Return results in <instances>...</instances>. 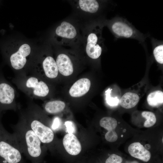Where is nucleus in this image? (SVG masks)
<instances>
[{
    "mask_svg": "<svg viewBox=\"0 0 163 163\" xmlns=\"http://www.w3.org/2000/svg\"><path fill=\"white\" fill-rule=\"evenodd\" d=\"M153 55L156 61L159 63H163V45L156 46L153 50Z\"/></svg>",
    "mask_w": 163,
    "mask_h": 163,
    "instance_id": "412c9836",
    "label": "nucleus"
},
{
    "mask_svg": "<svg viewBox=\"0 0 163 163\" xmlns=\"http://www.w3.org/2000/svg\"><path fill=\"white\" fill-rule=\"evenodd\" d=\"M63 144L66 151L70 155H76L81 152V145L76 136L72 133H67L64 136Z\"/></svg>",
    "mask_w": 163,
    "mask_h": 163,
    "instance_id": "4468645a",
    "label": "nucleus"
},
{
    "mask_svg": "<svg viewBox=\"0 0 163 163\" xmlns=\"http://www.w3.org/2000/svg\"><path fill=\"white\" fill-rule=\"evenodd\" d=\"M111 90L109 88L106 91V101L110 106H116L118 104L119 100L117 97H111L110 94Z\"/></svg>",
    "mask_w": 163,
    "mask_h": 163,
    "instance_id": "4be33fe9",
    "label": "nucleus"
},
{
    "mask_svg": "<svg viewBox=\"0 0 163 163\" xmlns=\"http://www.w3.org/2000/svg\"><path fill=\"white\" fill-rule=\"evenodd\" d=\"M12 81L30 99H43L50 93V88L45 81L35 75H15Z\"/></svg>",
    "mask_w": 163,
    "mask_h": 163,
    "instance_id": "7ed1b4c3",
    "label": "nucleus"
},
{
    "mask_svg": "<svg viewBox=\"0 0 163 163\" xmlns=\"http://www.w3.org/2000/svg\"><path fill=\"white\" fill-rule=\"evenodd\" d=\"M41 69L32 74L36 75L41 78L53 79L58 76L59 71L56 61L51 56H48L42 61Z\"/></svg>",
    "mask_w": 163,
    "mask_h": 163,
    "instance_id": "1a4fd4ad",
    "label": "nucleus"
},
{
    "mask_svg": "<svg viewBox=\"0 0 163 163\" xmlns=\"http://www.w3.org/2000/svg\"><path fill=\"white\" fill-rule=\"evenodd\" d=\"M65 124L68 133H69L73 134L75 131V127L73 123L71 121H67L65 122Z\"/></svg>",
    "mask_w": 163,
    "mask_h": 163,
    "instance_id": "b1692460",
    "label": "nucleus"
},
{
    "mask_svg": "<svg viewBox=\"0 0 163 163\" xmlns=\"http://www.w3.org/2000/svg\"><path fill=\"white\" fill-rule=\"evenodd\" d=\"M56 61L59 72L61 74L64 76H69L73 73V64L71 59L67 54L64 53L59 54Z\"/></svg>",
    "mask_w": 163,
    "mask_h": 163,
    "instance_id": "f8f14e48",
    "label": "nucleus"
},
{
    "mask_svg": "<svg viewBox=\"0 0 163 163\" xmlns=\"http://www.w3.org/2000/svg\"><path fill=\"white\" fill-rule=\"evenodd\" d=\"M91 85V81L89 79L80 78L75 82L71 87L69 90V94L73 97L82 96L88 91Z\"/></svg>",
    "mask_w": 163,
    "mask_h": 163,
    "instance_id": "2eb2a0df",
    "label": "nucleus"
},
{
    "mask_svg": "<svg viewBox=\"0 0 163 163\" xmlns=\"http://www.w3.org/2000/svg\"><path fill=\"white\" fill-rule=\"evenodd\" d=\"M1 115L0 114V140L8 133L4 127L1 121Z\"/></svg>",
    "mask_w": 163,
    "mask_h": 163,
    "instance_id": "393cba45",
    "label": "nucleus"
},
{
    "mask_svg": "<svg viewBox=\"0 0 163 163\" xmlns=\"http://www.w3.org/2000/svg\"><path fill=\"white\" fill-rule=\"evenodd\" d=\"M128 151L133 157L147 162L150 159L151 154L139 142H134L131 144L128 147Z\"/></svg>",
    "mask_w": 163,
    "mask_h": 163,
    "instance_id": "ddd939ff",
    "label": "nucleus"
},
{
    "mask_svg": "<svg viewBox=\"0 0 163 163\" xmlns=\"http://www.w3.org/2000/svg\"><path fill=\"white\" fill-rule=\"evenodd\" d=\"M56 36L60 43L64 45H71L76 43L79 40L77 27L68 21H62L55 30Z\"/></svg>",
    "mask_w": 163,
    "mask_h": 163,
    "instance_id": "6e6552de",
    "label": "nucleus"
},
{
    "mask_svg": "<svg viewBox=\"0 0 163 163\" xmlns=\"http://www.w3.org/2000/svg\"><path fill=\"white\" fill-rule=\"evenodd\" d=\"M147 101L149 105L155 107L160 105L163 103V92L158 90L153 91L148 95Z\"/></svg>",
    "mask_w": 163,
    "mask_h": 163,
    "instance_id": "6ab92c4d",
    "label": "nucleus"
},
{
    "mask_svg": "<svg viewBox=\"0 0 163 163\" xmlns=\"http://www.w3.org/2000/svg\"><path fill=\"white\" fill-rule=\"evenodd\" d=\"M19 110V114L42 143L48 144L53 141L54 137L53 132L44 123L43 112L38 104L30 99L26 107Z\"/></svg>",
    "mask_w": 163,
    "mask_h": 163,
    "instance_id": "f03ea898",
    "label": "nucleus"
},
{
    "mask_svg": "<svg viewBox=\"0 0 163 163\" xmlns=\"http://www.w3.org/2000/svg\"><path fill=\"white\" fill-rule=\"evenodd\" d=\"M129 163H139V162L136 161H133L129 162Z\"/></svg>",
    "mask_w": 163,
    "mask_h": 163,
    "instance_id": "bb28decb",
    "label": "nucleus"
},
{
    "mask_svg": "<svg viewBox=\"0 0 163 163\" xmlns=\"http://www.w3.org/2000/svg\"><path fill=\"white\" fill-rule=\"evenodd\" d=\"M12 128L22 153L32 163H43L42 142L20 114L18 122Z\"/></svg>",
    "mask_w": 163,
    "mask_h": 163,
    "instance_id": "f257e3e1",
    "label": "nucleus"
},
{
    "mask_svg": "<svg viewBox=\"0 0 163 163\" xmlns=\"http://www.w3.org/2000/svg\"><path fill=\"white\" fill-rule=\"evenodd\" d=\"M78 5L82 11L89 13H94L99 9V4L95 0H79Z\"/></svg>",
    "mask_w": 163,
    "mask_h": 163,
    "instance_id": "a211bd4d",
    "label": "nucleus"
},
{
    "mask_svg": "<svg viewBox=\"0 0 163 163\" xmlns=\"http://www.w3.org/2000/svg\"><path fill=\"white\" fill-rule=\"evenodd\" d=\"M17 97L15 88L5 78L0 69V114L5 111H17L20 109L16 101Z\"/></svg>",
    "mask_w": 163,
    "mask_h": 163,
    "instance_id": "39448f33",
    "label": "nucleus"
},
{
    "mask_svg": "<svg viewBox=\"0 0 163 163\" xmlns=\"http://www.w3.org/2000/svg\"><path fill=\"white\" fill-rule=\"evenodd\" d=\"M66 106L65 103L60 100L50 101L46 102L43 105L44 110L47 113L56 114L61 112Z\"/></svg>",
    "mask_w": 163,
    "mask_h": 163,
    "instance_id": "f3484780",
    "label": "nucleus"
},
{
    "mask_svg": "<svg viewBox=\"0 0 163 163\" xmlns=\"http://www.w3.org/2000/svg\"><path fill=\"white\" fill-rule=\"evenodd\" d=\"M22 154L13 133L0 140V163H24Z\"/></svg>",
    "mask_w": 163,
    "mask_h": 163,
    "instance_id": "20e7f679",
    "label": "nucleus"
},
{
    "mask_svg": "<svg viewBox=\"0 0 163 163\" xmlns=\"http://www.w3.org/2000/svg\"><path fill=\"white\" fill-rule=\"evenodd\" d=\"M123 161V158L121 156L113 154L106 159L105 163H122Z\"/></svg>",
    "mask_w": 163,
    "mask_h": 163,
    "instance_id": "5701e85b",
    "label": "nucleus"
},
{
    "mask_svg": "<svg viewBox=\"0 0 163 163\" xmlns=\"http://www.w3.org/2000/svg\"><path fill=\"white\" fill-rule=\"evenodd\" d=\"M163 138H162V142H163Z\"/></svg>",
    "mask_w": 163,
    "mask_h": 163,
    "instance_id": "cd10ccee",
    "label": "nucleus"
},
{
    "mask_svg": "<svg viewBox=\"0 0 163 163\" xmlns=\"http://www.w3.org/2000/svg\"><path fill=\"white\" fill-rule=\"evenodd\" d=\"M110 28L113 33L118 37L131 38L134 37L135 31L128 23L123 21H116L111 24Z\"/></svg>",
    "mask_w": 163,
    "mask_h": 163,
    "instance_id": "9d476101",
    "label": "nucleus"
},
{
    "mask_svg": "<svg viewBox=\"0 0 163 163\" xmlns=\"http://www.w3.org/2000/svg\"><path fill=\"white\" fill-rule=\"evenodd\" d=\"M59 124L60 121L59 119L57 117L54 120L52 127L54 129H56L58 128Z\"/></svg>",
    "mask_w": 163,
    "mask_h": 163,
    "instance_id": "a878e982",
    "label": "nucleus"
},
{
    "mask_svg": "<svg viewBox=\"0 0 163 163\" xmlns=\"http://www.w3.org/2000/svg\"><path fill=\"white\" fill-rule=\"evenodd\" d=\"M31 48L27 44L22 45L16 52L5 54V56L15 72V75L26 74L27 58L30 55Z\"/></svg>",
    "mask_w": 163,
    "mask_h": 163,
    "instance_id": "0eeeda50",
    "label": "nucleus"
},
{
    "mask_svg": "<svg viewBox=\"0 0 163 163\" xmlns=\"http://www.w3.org/2000/svg\"><path fill=\"white\" fill-rule=\"evenodd\" d=\"M142 115L146 119L144 122V126L149 128L153 126L156 123V118L155 114L152 112L144 111L142 113Z\"/></svg>",
    "mask_w": 163,
    "mask_h": 163,
    "instance_id": "aec40b11",
    "label": "nucleus"
},
{
    "mask_svg": "<svg viewBox=\"0 0 163 163\" xmlns=\"http://www.w3.org/2000/svg\"><path fill=\"white\" fill-rule=\"evenodd\" d=\"M101 30L98 26H92L88 29L85 35V52L92 59L98 58L101 54L103 40Z\"/></svg>",
    "mask_w": 163,
    "mask_h": 163,
    "instance_id": "423d86ee",
    "label": "nucleus"
},
{
    "mask_svg": "<svg viewBox=\"0 0 163 163\" xmlns=\"http://www.w3.org/2000/svg\"><path fill=\"white\" fill-rule=\"evenodd\" d=\"M117 124V120L112 117H104L100 120V126L107 131L105 136V139L107 141L114 142L117 139L118 135L115 131Z\"/></svg>",
    "mask_w": 163,
    "mask_h": 163,
    "instance_id": "9b49d317",
    "label": "nucleus"
},
{
    "mask_svg": "<svg viewBox=\"0 0 163 163\" xmlns=\"http://www.w3.org/2000/svg\"><path fill=\"white\" fill-rule=\"evenodd\" d=\"M139 100V97L136 93L130 92L125 93L119 101L120 104L123 107L130 109L135 107Z\"/></svg>",
    "mask_w": 163,
    "mask_h": 163,
    "instance_id": "dca6fc26",
    "label": "nucleus"
}]
</instances>
